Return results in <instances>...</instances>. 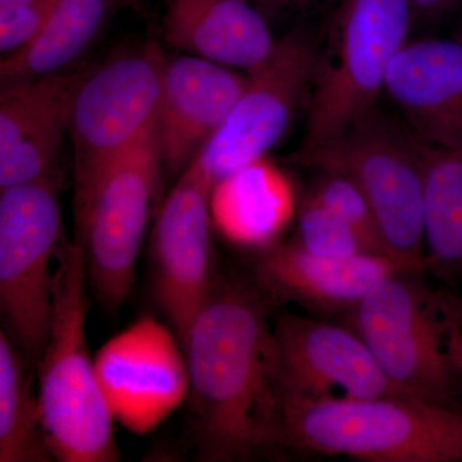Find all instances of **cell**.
I'll list each match as a JSON object with an SVG mask.
<instances>
[{"instance_id":"ac0fdd59","label":"cell","mask_w":462,"mask_h":462,"mask_svg":"<svg viewBox=\"0 0 462 462\" xmlns=\"http://www.w3.org/2000/svg\"><path fill=\"white\" fill-rule=\"evenodd\" d=\"M143 0H58L38 35L0 60V89H16L42 76L69 71L125 9L142 11Z\"/></svg>"},{"instance_id":"83f0119b","label":"cell","mask_w":462,"mask_h":462,"mask_svg":"<svg viewBox=\"0 0 462 462\" xmlns=\"http://www.w3.org/2000/svg\"><path fill=\"white\" fill-rule=\"evenodd\" d=\"M258 9H282L293 7H305L314 0H249Z\"/></svg>"},{"instance_id":"7402d4cb","label":"cell","mask_w":462,"mask_h":462,"mask_svg":"<svg viewBox=\"0 0 462 462\" xmlns=\"http://www.w3.org/2000/svg\"><path fill=\"white\" fill-rule=\"evenodd\" d=\"M320 173V179L309 193L346 224V226L351 227L358 238L363 240L369 254L394 261L380 230L375 212L363 191L349 179L338 173Z\"/></svg>"},{"instance_id":"4316f807","label":"cell","mask_w":462,"mask_h":462,"mask_svg":"<svg viewBox=\"0 0 462 462\" xmlns=\"http://www.w3.org/2000/svg\"><path fill=\"white\" fill-rule=\"evenodd\" d=\"M38 0H0V25L25 14Z\"/></svg>"},{"instance_id":"d4e9b609","label":"cell","mask_w":462,"mask_h":462,"mask_svg":"<svg viewBox=\"0 0 462 462\" xmlns=\"http://www.w3.org/2000/svg\"><path fill=\"white\" fill-rule=\"evenodd\" d=\"M437 291L445 324L447 354L462 387V300L454 289L445 287Z\"/></svg>"},{"instance_id":"ffe728a7","label":"cell","mask_w":462,"mask_h":462,"mask_svg":"<svg viewBox=\"0 0 462 462\" xmlns=\"http://www.w3.org/2000/svg\"><path fill=\"white\" fill-rule=\"evenodd\" d=\"M420 154L424 272L456 291L462 287V148L420 144Z\"/></svg>"},{"instance_id":"2e32d148","label":"cell","mask_w":462,"mask_h":462,"mask_svg":"<svg viewBox=\"0 0 462 462\" xmlns=\"http://www.w3.org/2000/svg\"><path fill=\"white\" fill-rule=\"evenodd\" d=\"M400 269L391 258L375 254L320 256L291 239L263 249L252 276L276 306L297 303L325 319L345 315L376 282Z\"/></svg>"},{"instance_id":"277c9868","label":"cell","mask_w":462,"mask_h":462,"mask_svg":"<svg viewBox=\"0 0 462 462\" xmlns=\"http://www.w3.org/2000/svg\"><path fill=\"white\" fill-rule=\"evenodd\" d=\"M158 123L126 151L75 178V243L100 303L116 312L132 293L162 181Z\"/></svg>"},{"instance_id":"ba28073f","label":"cell","mask_w":462,"mask_h":462,"mask_svg":"<svg viewBox=\"0 0 462 462\" xmlns=\"http://www.w3.org/2000/svg\"><path fill=\"white\" fill-rule=\"evenodd\" d=\"M62 178L0 190V312L3 330L39 363L53 314L56 267L65 247Z\"/></svg>"},{"instance_id":"5bb4252c","label":"cell","mask_w":462,"mask_h":462,"mask_svg":"<svg viewBox=\"0 0 462 462\" xmlns=\"http://www.w3.org/2000/svg\"><path fill=\"white\" fill-rule=\"evenodd\" d=\"M248 74L182 54L167 58L158 112L165 176H180L224 126Z\"/></svg>"},{"instance_id":"8fae6325","label":"cell","mask_w":462,"mask_h":462,"mask_svg":"<svg viewBox=\"0 0 462 462\" xmlns=\"http://www.w3.org/2000/svg\"><path fill=\"white\" fill-rule=\"evenodd\" d=\"M211 191L205 172L193 161L161 206L152 230L154 298L182 346L216 279Z\"/></svg>"},{"instance_id":"4fadbf2b","label":"cell","mask_w":462,"mask_h":462,"mask_svg":"<svg viewBox=\"0 0 462 462\" xmlns=\"http://www.w3.org/2000/svg\"><path fill=\"white\" fill-rule=\"evenodd\" d=\"M281 404L330 397L403 396L346 324L289 314L273 319Z\"/></svg>"},{"instance_id":"30bf717a","label":"cell","mask_w":462,"mask_h":462,"mask_svg":"<svg viewBox=\"0 0 462 462\" xmlns=\"http://www.w3.org/2000/svg\"><path fill=\"white\" fill-rule=\"evenodd\" d=\"M320 54L314 33L294 30L276 41L263 65L249 72L247 88L224 126L194 160L212 188L281 141L309 100Z\"/></svg>"},{"instance_id":"3957f363","label":"cell","mask_w":462,"mask_h":462,"mask_svg":"<svg viewBox=\"0 0 462 462\" xmlns=\"http://www.w3.org/2000/svg\"><path fill=\"white\" fill-rule=\"evenodd\" d=\"M365 462H462V409L409 396L282 404V454Z\"/></svg>"},{"instance_id":"e0dca14e","label":"cell","mask_w":462,"mask_h":462,"mask_svg":"<svg viewBox=\"0 0 462 462\" xmlns=\"http://www.w3.org/2000/svg\"><path fill=\"white\" fill-rule=\"evenodd\" d=\"M162 38L172 50L238 71H254L276 41L249 0H165Z\"/></svg>"},{"instance_id":"9c48e42d","label":"cell","mask_w":462,"mask_h":462,"mask_svg":"<svg viewBox=\"0 0 462 462\" xmlns=\"http://www.w3.org/2000/svg\"><path fill=\"white\" fill-rule=\"evenodd\" d=\"M167 57L156 42L85 71L69 117L75 178L126 151L158 123Z\"/></svg>"},{"instance_id":"8992f818","label":"cell","mask_w":462,"mask_h":462,"mask_svg":"<svg viewBox=\"0 0 462 462\" xmlns=\"http://www.w3.org/2000/svg\"><path fill=\"white\" fill-rule=\"evenodd\" d=\"M411 26L407 0L340 3L307 100L305 135L289 160L321 148L376 107Z\"/></svg>"},{"instance_id":"6da1fadb","label":"cell","mask_w":462,"mask_h":462,"mask_svg":"<svg viewBox=\"0 0 462 462\" xmlns=\"http://www.w3.org/2000/svg\"><path fill=\"white\" fill-rule=\"evenodd\" d=\"M269 294L254 276L216 275L184 342L188 404L203 460L282 454V404Z\"/></svg>"},{"instance_id":"7a4b0ae2","label":"cell","mask_w":462,"mask_h":462,"mask_svg":"<svg viewBox=\"0 0 462 462\" xmlns=\"http://www.w3.org/2000/svg\"><path fill=\"white\" fill-rule=\"evenodd\" d=\"M87 264L67 242L57 261L50 336L39 358L38 403L54 460L115 462V419L100 388L87 334Z\"/></svg>"},{"instance_id":"484cf974","label":"cell","mask_w":462,"mask_h":462,"mask_svg":"<svg viewBox=\"0 0 462 462\" xmlns=\"http://www.w3.org/2000/svg\"><path fill=\"white\" fill-rule=\"evenodd\" d=\"M462 0H407L411 23H430L440 20L460 5Z\"/></svg>"},{"instance_id":"5b68a950","label":"cell","mask_w":462,"mask_h":462,"mask_svg":"<svg viewBox=\"0 0 462 462\" xmlns=\"http://www.w3.org/2000/svg\"><path fill=\"white\" fill-rule=\"evenodd\" d=\"M289 161L354 182L373 207L393 260L425 273L420 144L403 120L373 108L333 141Z\"/></svg>"},{"instance_id":"52a82bcc","label":"cell","mask_w":462,"mask_h":462,"mask_svg":"<svg viewBox=\"0 0 462 462\" xmlns=\"http://www.w3.org/2000/svg\"><path fill=\"white\" fill-rule=\"evenodd\" d=\"M424 273H389L340 318L364 340L397 392L461 409V384L447 354L438 291L427 287Z\"/></svg>"},{"instance_id":"603a6c76","label":"cell","mask_w":462,"mask_h":462,"mask_svg":"<svg viewBox=\"0 0 462 462\" xmlns=\"http://www.w3.org/2000/svg\"><path fill=\"white\" fill-rule=\"evenodd\" d=\"M293 239L306 251L325 257L372 254L351 227L310 193L298 209L297 233Z\"/></svg>"},{"instance_id":"cb8c5ba5","label":"cell","mask_w":462,"mask_h":462,"mask_svg":"<svg viewBox=\"0 0 462 462\" xmlns=\"http://www.w3.org/2000/svg\"><path fill=\"white\" fill-rule=\"evenodd\" d=\"M58 0H38L25 14L0 25V53L11 56L25 48L47 23Z\"/></svg>"},{"instance_id":"f1b7e54d","label":"cell","mask_w":462,"mask_h":462,"mask_svg":"<svg viewBox=\"0 0 462 462\" xmlns=\"http://www.w3.org/2000/svg\"><path fill=\"white\" fill-rule=\"evenodd\" d=\"M461 288H462V287H461ZM457 291V293H458V296H460V298H461V300H462V291Z\"/></svg>"},{"instance_id":"9a60e30c","label":"cell","mask_w":462,"mask_h":462,"mask_svg":"<svg viewBox=\"0 0 462 462\" xmlns=\"http://www.w3.org/2000/svg\"><path fill=\"white\" fill-rule=\"evenodd\" d=\"M384 91L420 144L462 148V35L407 41Z\"/></svg>"},{"instance_id":"44dd1931","label":"cell","mask_w":462,"mask_h":462,"mask_svg":"<svg viewBox=\"0 0 462 462\" xmlns=\"http://www.w3.org/2000/svg\"><path fill=\"white\" fill-rule=\"evenodd\" d=\"M30 361L0 331V462L54 460L32 389Z\"/></svg>"},{"instance_id":"d6986e66","label":"cell","mask_w":462,"mask_h":462,"mask_svg":"<svg viewBox=\"0 0 462 462\" xmlns=\"http://www.w3.org/2000/svg\"><path fill=\"white\" fill-rule=\"evenodd\" d=\"M212 224L236 245H275L293 214V191L284 173L266 156L252 161L212 188Z\"/></svg>"},{"instance_id":"7c38bea8","label":"cell","mask_w":462,"mask_h":462,"mask_svg":"<svg viewBox=\"0 0 462 462\" xmlns=\"http://www.w3.org/2000/svg\"><path fill=\"white\" fill-rule=\"evenodd\" d=\"M170 328L143 316L94 356L115 421L138 436L156 430L189 394L187 355Z\"/></svg>"}]
</instances>
